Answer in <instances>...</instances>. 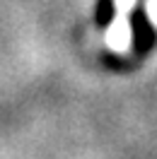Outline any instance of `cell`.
I'll use <instances>...</instances> for the list:
<instances>
[{"label": "cell", "instance_id": "cell-1", "mask_svg": "<svg viewBox=\"0 0 157 159\" xmlns=\"http://www.w3.org/2000/svg\"><path fill=\"white\" fill-rule=\"evenodd\" d=\"M138 5V0H114V20L107 27L104 41L111 53L128 56L133 46V27H131V12Z\"/></svg>", "mask_w": 157, "mask_h": 159}, {"label": "cell", "instance_id": "cell-2", "mask_svg": "<svg viewBox=\"0 0 157 159\" xmlns=\"http://www.w3.org/2000/svg\"><path fill=\"white\" fill-rule=\"evenodd\" d=\"M145 12H147L150 24L157 29V0H145Z\"/></svg>", "mask_w": 157, "mask_h": 159}]
</instances>
